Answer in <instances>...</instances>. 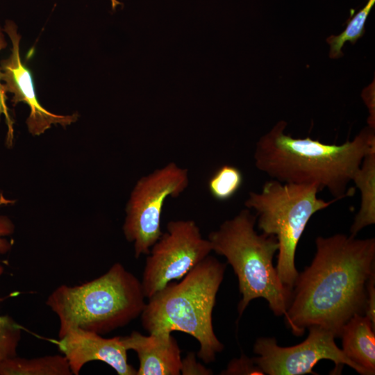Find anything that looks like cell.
Masks as SVG:
<instances>
[{"instance_id":"1","label":"cell","mask_w":375,"mask_h":375,"mask_svg":"<svg viewBox=\"0 0 375 375\" xmlns=\"http://www.w3.org/2000/svg\"><path fill=\"white\" fill-rule=\"evenodd\" d=\"M310 265L299 273L284 315L295 335L318 326L340 337L356 314H365L367 285L375 274V239L336 233L315 239Z\"/></svg>"},{"instance_id":"2","label":"cell","mask_w":375,"mask_h":375,"mask_svg":"<svg viewBox=\"0 0 375 375\" xmlns=\"http://www.w3.org/2000/svg\"><path fill=\"white\" fill-rule=\"evenodd\" d=\"M280 121L257 142L255 166L272 179L282 183L315 185L326 189L336 201L351 197L349 182L365 156L375 151L374 128H364L353 140L328 144L285 133Z\"/></svg>"},{"instance_id":"3","label":"cell","mask_w":375,"mask_h":375,"mask_svg":"<svg viewBox=\"0 0 375 375\" xmlns=\"http://www.w3.org/2000/svg\"><path fill=\"white\" fill-rule=\"evenodd\" d=\"M226 265L208 256L179 283L171 282L148 299L140 317L149 333L178 331L190 335L199 344L198 357L212 362L224 349L216 336L212 314Z\"/></svg>"},{"instance_id":"4","label":"cell","mask_w":375,"mask_h":375,"mask_svg":"<svg viewBox=\"0 0 375 375\" xmlns=\"http://www.w3.org/2000/svg\"><path fill=\"white\" fill-rule=\"evenodd\" d=\"M141 281L120 263L83 284L61 285L46 303L58 317V337L81 328L106 334L140 316L146 305Z\"/></svg>"},{"instance_id":"5","label":"cell","mask_w":375,"mask_h":375,"mask_svg":"<svg viewBox=\"0 0 375 375\" xmlns=\"http://www.w3.org/2000/svg\"><path fill=\"white\" fill-rule=\"evenodd\" d=\"M256 222V215L246 208L210 233L208 239L212 251L226 258L238 277L242 294L239 316L258 298L265 299L276 316H284L292 290L281 283L273 265L278 243L274 235L258 234Z\"/></svg>"},{"instance_id":"6","label":"cell","mask_w":375,"mask_h":375,"mask_svg":"<svg viewBox=\"0 0 375 375\" xmlns=\"http://www.w3.org/2000/svg\"><path fill=\"white\" fill-rule=\"evenodd\" d=\"M319 191L315 185L271 179L260 192H250L244 203L247 208L256 212L258 228L276 237L279 246L276 269L281 283L291 290L299 274L297 247L308 222L315 213L336 201L318 198Z\"/></svg>"},{"instance_id":"7","label":"cell","mask_w":375,"mask_h":375,"mask_svg":"<svg viewBox=\"0 0 375 375\" xmlns=\"http://www.w3.org/2000/svg\"><path fill=\"white\" fill-rule=\"evenodd\" d=\"M188 184V169L174 162L153 171L137 182L126 206L123 226L126 240L134 243L136 258L148 255L162 235L161 215L167 198L178 197Z\"/></svg>"},{"instance_id":"8","label":"cell","mask_w":375,"mask_h":375,"mask_svg":"<svg viewBox=\"0 0 375 375\" xmlns=\"http://www.w3.org/2000/svg\"><path fill=\"white\" fill-rule=\"evenodd\" d=\"M212 251L193 220H172L151 247L141 281L147 299L174 280L183 278Z\"/></svg>"},{"instance_id":"9","label":"cell","mask_w":375,"mask_h":375,"mask_svg":"<svg viewBox=\"0 0 375 375\" xmlns=\"http://www.w3.org/2000/svg\"><path fill=\"white\" fill-rule=\"evenodd\" d=\"M307 338L302 342L288 347L278 345L274 338H260L253 345V352L258 356L254 363L263 374L302 375L316 374L313 368L322 360L335 363V372H340L344 365L362 375L365 370L349 360L336 344L335 334L318 326L308 328Z\"/></svg>"},{"instance_id":"10","label":"cell","mask_w":375,"mask_h":375,"mask_svg":"<svg viewBox=\"0 0 375 375\" xmlns=\"http://www.w3.org/2000/svg\"><path fill=\"white\" fill-rule=\"evenodd\" d=\"M4 31L10 38L12 49L10 57L1 61V81L5 83L3 85L6 92L13 94L11 101L15 105L23 102L29 106L31 112L26 120L29 132L38 135L52 124H59L66 126L74 122L77 119L76 115H56L40 105L36 96L31 72L21 60V37L17 32V26L12 21H6Z\"/></svg>"},{"instance_id":"11","label":"cell","mask_w":375,"mask_h":375,"mask_svg":"<svg viewBox=\"0 0 375 375\" xmlns=\"http://www.w3.org/2000/svg\"><path fill=\"white\" fill-rule=\"evenodd\" d=\"M55 342L72 374L78 375L90 361H101L119 375H137V370L128 362V350L120 336L105 338L94 332L73 328Z\"/></svg>"},{"instance_id":"12","label":"cell","mask_w":375,"mask_h":375,"mask_svg":"<svg viewBox=\"0 0 375 375\" xmlns=\"http://www.w3.org/2000/svg\"><path fill=\"white\" fill-rule=\"evenodd\" d=\"M126 349L136 352L139 359L137 375H178L182 358L177 340L171 333L144 335L133 331L122 337Z\"/></svg>"},{"instance_id":"13","label":"cell","mask_w":375,"mask_h":375,"mask_svg":"<svg viewBox=\"0 0 375 375\" xmlns=\"http://www.w3.org/2000/svg\"><path fill=\"white\" fill-rule=\"evenodd\" d=\"M375 324L365 315H354L342 327V351L362 368L367 375L375 374Z\"/></svg>"},{"instance_id":"14","label":"cell","mask_w":375,"mask_h":375,"mask_svg":"<svg viewBox=\"0 0 375 375\" xmlns=\"http://www.w3.org/2000/svg\"><path fill=\"white\" fill-rule=\"evenodd\" d=\"M351 181L360 193V208L350 228L351 235L356 236L375 223V151L365 156Z\"/></svg>"},{"instance_id":"15","label":"cell","mask_w":375,"mask_h":375,"mask_svg":"<svg viewBox=\"0 0 375 375\" xmlns=\"http://www.w3.org/2000/svg\"><path fill=\"white\" fill-rule=\"evenodd\" d=\"M68 361L63 355L45 356L27 359L17 356L0 362V375H71Z\"/></svg>"},{"instance_id":"16","label":"cell","mask_w":375,"mask_h":375,"mask_svg":"<svg viewBox=\"0 0 375 375\" xmlns=\"http://www.w3.org/2000/svg\"><path fill=\"white\" fill-rule=\"evenodd\" d=\"M374 3L375 0H368L366 5L349 21L343 32L338 35H331L326 39L331 47L330 58H340L343 56L342 48L345 42L349 41L354 44L362 36L365 22Z\"/></svg>"},{"instance_id":"17","label":"cell","mask_w":375,"mask_h":375,"mask_svg":"<svg viewBox=\"0 0 375 375\" xmlns=\"http://www.w3.org/2000/svg\"><path fill=\"white\" fill-rule=\"evenodd\" d=\"M242 182L243 176L238 167L231 165H224L210 177L208 188L214 199L218 201H226L237 193Z\"/></svg>"},{"instance_id":"18","label":"cell","mask_w":375,"mask_h":375,"mask_svg":"<svg viewBox=\"0 0 375 375\" xmlns=\"http://www.w3.org/2000/svg\"><path fill=\"white\" fill-rule=\"evenodd\" d=\"M3 267L0 265V276ZM22 328L8 315H0V362L17 356Z\"/></svg>"},{"instance_id":"19","label":"cell","mask_w":375,"mask_h":375,"mask_svg":"<svg viewBox=\"0 0 375 375\" xmlns=\"http://www.w3.org/2000/svg\"><path fill=\"white\" fill-rule=\"evenodd\" d=\"M222 374H263L254 363L253 358L242 356L240 358L231 360Z\"/></svg>"},{"instance_id":"20","label":"cell","mask_w":375,"mask_h":375,"mask_svg":"<svg viewBox=\"0 0 375 375\" xmlns=\"http://www.w3.org/2000/svg\"><path fill=\"white\" fill-rule=\"evenodd\" d=\"M6 47V42L5 40L4 35L2 33L1 28L0 27V51L4 49ZM2 78V73L0 70V115L3 114L5 117L6 124L8 125V137H7V143L11 144L13 139V128L12 124L13 122L12 121L10 114L8 112V108L6 103V90L3 84L1 83Z\"/></svg>"},{"instance_id":"21","label":"cell","mask_w":375,"mask_h":375,"mask_svg":"<svg viewBox=\"0 0 375 375\" xmlns=\"http://www.w3.org/2000/svg\"><path fill=\"white\" fill-rule=\"evenodd\" d=\"M212 374L210 369H206L195 359L193 353H189L184 359H182L181 374Z\"/></svg>"},{"instance_id":"22","label":"cell","mask_w":375,"mask_h":375,"mask_svg":"<svg viewBox=\"0 0 375 375\" xmlns=\"http://www.w3.org/2000/svg\"><path fill=\"white\" fill-rule=\"evenodd\" d=\"M364 315L375 324V274L371 276L367 285V299Z\"/></svg>"},{"instance_id":"23","label":"cell","mask_w":375,"mask_h":375,"mask_svg":"<svg viewBox=\"0 0 375 375\" xmlns=\"http://www.w3.org/2000/svg\"><path fill=\"white\" fill-rule=\"evenodd\" d=\"M9 202H11L10 201H6L2 195L0 194V204L2 203H8ZM6 233H3L1 231H0V253H4L6 251H8L10 248L9 243L5 240L4 239H2L1 238V235H3Z\"/></svg>"},{"instance_id":"24","label":"cell","mask_w":375,"mask_h":375,"mask_svg":"<svg viewBox=\"0 0 375 375\" xmlns=\"http://www.w3.org/2000/svg\"><path fill=\"white\" fill-rule=\"evenodd\" d=\"M111 1V5L113 10L115 9L117 5H120L121 3L119 2L117 0H110Z\"/></svg>"}]
</instances>
